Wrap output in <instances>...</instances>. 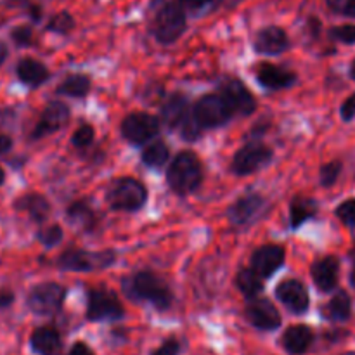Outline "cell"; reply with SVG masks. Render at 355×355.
Here are the masks:
<instances>
[{"label":"cell","instance_id":"cell-26","mask_svg":"<svg viewBox=\"0 0 355 355\" xmlns=\"http://www.w3.org/2000/svg\"><path fill=\"white\" fill-rule=\"evenodd\" d=\"M30 345L40 355H58L62 347V340L58 329L52 326H42L31 333Z\"/></svg>","mask_w":355,"mask_h":355},{"label":"cell","instance_id":"cell-6","mask_svg":"<svg viewBox=\"0 0 355 355\" xmlns=\"http://www.w3.org/2000/svg\"><path fill=\"white\" fill-rule=\"evenodd\" d=\"M193 111L203 130H214V128L224 127L232 120V116H236L231 104L227 103V99L220 92L201 96L193 106Z\"/></svg>","mask_w":355,"mask_h":355},{"label":"cell","instance_id":"cell-11","mask_svg":"<svg viewBox=\"0 0 355 355\" xmlns=\"http://www.w3.org/2000/svg\"><path fill=\"white\" fill-rule=\"evenodd\" d=\"M245 318L253 328L260 329V331H274L283 322L276 305L269 298L262 297L250 298L245 307Z\"/></svg>","mask_w":355,"mask_h":355},{"label":"cell","instance_id":"cell-1","mask_svg":"<svg viewBox=\"0 0 355 355\" xmlns=\"http://www.w3.org/2000/svg\"><path fill=\"white\" fill-rule=\"evenodd\" d=\"M149 31L162 45L175 44L187 30V14L179 0H151L148 9Z\"/></svg>","mask_w":355,"mask_h":355},{"label":"cell","instance_id":"cell-18","mask_svg":"<svg viewBox=\"0 0 355 355\" xmlns=\"http://www.w3.org/2000/svg\"><path fill=\"white\" fill-rule=\"evenodd\" d=\"M291 47L290 37L281 26L270 24L262 28L253 40V49L257 54L262 55H279Z\"/></svg>","mask_w":355,"mask_h":355},{"label":"cell","instance_id":"cell-45","mask_svg":"<svg viewBox=\"0 0 355 355\" xmlns=\"http://www.w3.org/2000/svg\"><path fill=\"white\" fill-rule=\"evenodd\" d=\"M26 9H28V16L31 17V21H33V23H40L42 16H44V10H42V7L37 6V3H28Z\"/></svg>","mask_w":355,"mask_h":355},{"label":"cell","instance_id":"cell-22","mask_svg":"<svg viewBox=\"0 0 355 355\" xmlns=\"http://www.w3.org/2000/svg\"><path fill=\"white\" fill-rule=\"evenodd\" d=\"M16 75L17 80L23 85L30 87V89H38V87L44 85L51 78V73H49L47 66L33 58L21 59L16 64Z\"/></svg>","mask_w":355,"mask_h":355},{"label":"cell","instance_id":"cell-15","mask_svg":"<svg viewBox=\"0 0 355 355\" xmlns=\"http://www.w3.org/2000/svg\"><path fill=\"white\" fill-rule=\"evenodd\" d=\"M276 298L295 315H304L311 307L307 286L298 279H286L277 284Z\"/></svg>","mask_w":355,"mask_h":355},{"label":"cell","instance_id":"cell-37","mask_svg":"<svg viewBox=\"0 0 355 355\" xmlns=\"http://www.w3.org/2000/svg\"><path fill=\"white\" fill-rule=\"evenodd\" d=\"M328 35L333 42H338V44H343V45H354L355 24L347 23V24H340V26H333L329 28Z\"/></svg>","mask_w":355,"mask_h":355},{"label":"cell","instance_id":"cell-13","mask_svg":"<svg viewBox=\"0 0 355 355\" xmlns=\"http://www.w3.org/2000/svg\"><path fill=\"white\" fill-rule=\"evenodd\" d=\"M220 94L231 104L236 116H250L257 111L255 96L239 78H227L225 82H222Z\"/></svg>","mask_w":355,"mask_h":355},{"label":"cell","instance_id":"cell-29","mask_svg":"<svg viewBox=\"0 0 355 355\" xmlns=\"http://www.w3.org/2000/svg\"><path fill=\"white\" fill-rule=\"evenodd\" d=\"M92 89V80L85 73H71L66 76L55 89L58 96L75 97V99H83Z\"/></svg>","mask_w":355,"mask_h":355},{"label":"cell","instance_id":"cell-14","mask_svg":"<svg viewBox=\"0 0 355 355\" xmlns=\"http://www.w3.org/2000/svg\"><path fill=\"white\" fill-rule=\"evenodd\" d=\"M69 111L68 104L61 103V101H52L42 111L40 118H38L37 125H35L33 132H31V139L38 141L42 137H47L49 134H54V132L61 130L69 120Z\"/></svg>","mask_w":355,"mask_h":355},{"label":"cell","instance_id":"cell-40","mask_svg":"<svg viewBox=\"0 0 355 355\" xmlns=\"http://www.w3.org/2000/svg\"><path fill=\"white\" fill-rule=\"evenodd\" d=\"M324 2L335 14L355 19V0H324Z\"/></svg>","mask_w":355,"mask_h":355},{"label":"cell","instance_id":"cell-42","mask_svg":"<svg viewBox=\"0 0 355 355\" xmlns=\"http://www.w3.org/2000/svg\"><path fill=\"white\" fill-rule=\"evenodd\" d=\"M340 116L343 121H352L355 118V92L343 101L342 107H340Z\"/></svg>","mask_w":355,"mask_h":355},{"label":"cell","instance_id":"cell-21","mask_svg":"<svg viewBox=\"0 0 355 355\" xmlns=\"http://www.w3.org/2000/svg\"><path fill=\"white\" fill-rule=\"evenodd\" d=\"M66 218H68L69 224L73 225L78 231L85 232H94L99 225V215L94 210L92 205L87 200H76L66 208Z\"/></svg>","mask_w":355,"mask_h":355},{"label":"cell","instance_id":"cell-47","mask_svg":"<svg viewBox=\"0 0 355 355\" xmlns=\"http://www.w3.org/2000/svg\"><path fill=\"white\" fill-rule=\"evenodd\" d=\"M10 148H12V139H10L9 135L0 134V155H3V153L9 151Z\"/></svg>","mask_w":355,"mask_h":355},{"label":"cell","instance_id":"cell-43","mask_svg":"<svg viewBox=\"0 0 355 355\" xmlns=\"http://www.w3.org/2000/svg\"><path fill=\"white\" fill-rule=\"evenodd\" d=\"M68 355H96V354L92 352V349H90L87 343L76 342V343H73V347L69 349Z\"/></svg>","mask_w":355,"mask_h":355},{"label":"cell","instance_id":"cell-35","mask_svg":"<svg viewBox=\"0 0 355 355\" xmlns=\"http://www.w3.org/2000/svg\"><path fill=\"white\" fill-rule=\"evenodd\" d=\"M179 132H180V135H182L184 141H187V142H194V141H198V139L201 137V132H203V127H201V125L198 123L196 116H194L193 107H191V111H189V113H187L186 120H184L182 125H180Z\"/></svg>","mask_w":355,"mask_h":355},{"label":"cell","instance_id":"cell-31","mask_svg":"<svg viewBox=\"0 0 355 355\" xmlns=\"http://www.w3.org/2000/svg\"><path fill=\"white\" fill-rule=\"evenodd\" d=\"M141 159L148 168H155V170L163 168L170 159L168 144L163 141L151 142V144H148L144 149H142Z\"/></svg>","mask_w":355,"mask_h":355},{"label":"cell","instance_id":"cell-50","mask_svg":"<svg viewBox=\"0 0 355 355\" xmlns=\"http://www.w3.org/2000/svg\"><path fill=\"white\" fill-rule=\"evenodd\" d=\"M350 76H352V80L355 82V59L352 61V64H350Z\"/></svg>","mask_w":355,"mask_h":355},{"label":"cell","instance_id":"cell-46","mask_svg":"<svg viewBox=\"0 0 355 355\" xmlns=\"http://www.w3.org/2000/svg\"><path fill=\"white\" fill-rule=\"evenodd\" d=\"M307 28L311 30V35L314 38H319V35H321V21L318 19L315 16H311L307 19Z\"/></svg>","mask_w":355,"mask_h":355},{"label":"cell","instance_id":"cell-28","mask_svg":"<svg viewBox=\"0 0 355 355\" xmlns=\"http://www.w3.org/2000/svg\"><path fill=\"white\" fill-rule=\"evenodd\" d=\"M239 0H179L182 9L186 10L187 17H200L210 16V14L217 12V10L225 9V7L236 6Z\"/></svg>","mask_w":355,"mask_h":355},{"label":"cell","instance_id":"cell-48","mask_svg":"<svg viewBox=\"0 0 355 355\" xmlns=\"http://www.w3.org/2000/svg\"><path fill=\"white\" fill-rule=\"evenodd\" d=\"M7 55H9V49H7V45L3 42H0V66L6 62Z\"/></svg>","mask_w":355,"mask_h":355},{"label":"cell","instance_id":"cell-25","mask_svg":"<svg viewBox=\"0 0 355 355\" xmlns=\"http://www.w3.org/2000/svg\"><path fill=\"white\" fill-rule=\"evenodd\" d=\"M319 214V203L311 196L298 194L290 201V229L298 231Z\"/></svg>","mask_w":355,"mask_h":355},{"label":"cell","instance_id":"cell-38","mask_svg":"<svg viewBox=\"0 0 355 355\" xmlns=\"http://www.w3.org/2000/svg\"><path fill=\"white\" fill-rule=\"evenodd\" d=\"M10 38H12L14 44L17 47H31L35 44L33 37V28L30 24H21V26H16L12 31H10Z\"/></svg>","mask_w":355,"mask_h":355},{"label":"cell","instance_id":"cell-17","mask_svg":"<svg viewBox=\"0 0 355 355\" xmlns=\"http://www.w3.org/2000/svg\"><path fill=\"white\" fill-rule=\"evenodd\" d=\"M257 82L260 87H263L266 90H284L290 89L297 83L298 76L297 73L291 71V69L284 68L279 64H270V62H262L257 68Z\"/></svg>","mask_w":355,"mask_h":355},{"label":"cell","instance_id":"cell-44","mask_svg":"<svg viewBox=\"0 0 355 355\" xmlns=\"http://www.w3.org/2000/svg\"><path fill=\"white\" fill-rule=\"evenodd\" d=\"M14 293L10 290H0V311L10 307L14 304Z\"/></svg>","mask_w":355,"mask_h":355},{"label":"cell","instance_id":"cell-41","mask_svg":"<svg viewBox=\"0 0 355 355\" xmlns=\"http://www.w3.org/2000/svg\"><path fill=\"white\" fill-rule=\"evenodd\" d=\"M180 342L177 338H168L158 347L151 355H179L180 354Z\"/></svg>","mask_w":355,"mask_h":355},{"label":"cell","instance_id":"cell-2","mask_svg":"<svg viewBox=\"0 0 355 355\" xmlns=\"http://www.w3.org/2000/svg\"><path fill=\"white\" fill-rule=\"evenodd\" d=\"M125 297L134 302H146L156 311H168L173 304V291L165 279L151 270H139L121 279Z\"/></svg>","mask_w":355,"mask_h":355},{"label":"cell","instance_id":"cell-24","mask_svg":"<svg viewBox=\"0 0 355 355\" xmlns=\"http://www.w3.org/2000/svg\"><path fill=\"white\" fill-rule=\"evenodd\" d=\"M284 350L291 355H302L307 352L314 343V331L305 324H295L284 331L281 338Z\"/></svg>","mask_w":355,"mask_h":355},{"label":"cell","instance_id":"cell-19","mask_svg":"<svg viewBox=\"0 0 355 355\" xmlns=\"http://www.w3.org/2000/svg\"><path fill=\"white\" fill-rule=\"evenodd\" d=\"M311 276L314 281V286L321 293H331L338 288L340 260L333 255L321 257L312 263Z\"/></svg>","mask_w":355,"mask_h":355},{"label":"cell","instance_id":"cell-4","mask_svg":"<svg viewBox=\"0 0 355 355\" xmlns=\"http://www.w3.org/2000/svg\"><path fill=\"white\" fill-rule=\"evenodd\" d=\"M148 187L134 177H120L113 180L106 193V203L114 211H139L148 203Z\"/></svg>","mask_w":355,"mask_h":355},{"label":"cell","instance_id":"cell-5","mask_svg":"<svg viewBox=\"0 0 355 355\" xmlns=\"http://www.w3.org/2000/svg\"><path fill=\"white\" fill-rule=\"evenodd\" d=\"M116 262L114 250H101V252H89V250H64L55 260V266L68 272H96L106 270Z\"/></svg>","mask_w":355,"mask_h":355},{"label":"cell","instance_id":"cell-10","mask_svg":"<svg viewBox=\"0 0 355 355\" xmlns=\"http://www.w3.org/2000/svg\"><path fill=\"white\" fill-rule=\"evenodd\" d=\"M66 300V288L59 283H40L30 290L26 305L37 315H54L61 311Z\"/></svg>","mask_w":355,"mask_h":355},{"label":"cell","instance_id":"cell-49","mask_svg":"<svg viewBox=\"0 0 355 355\" xmlns=\"http://www.w3.org/2000/svg\"><path fill=\"white\" fill-rule=\"evenodd\" d=\"M350 259H352V270H350V283H352V286L355 288V248L352 250V253H350Z\"/></svg>","mask_w":355,"mask_h":355},{"label":"cell","instance_id":"cell-16","mask_svg":"<svg viewBox=\"0 0 355 355\" xmlns=\"http://www.w3.org/2000/svg\"><path fill=\"white\" fill-rule=\"evenodd\" d=\"M284 260H286V250L281 245L269 243V245L259 246L253 252L252 269L262 279H269V277H272L284 266Z\"/></svg>","mask_w":355,"mask_h":355},{"label":"cell","instance_id":"cell-9","mask_svg":"<svg viewBox=\"0 0 355 355\" xmlns=\"http://www.w3.org/2000/svg\"><path fill=\"white\" fill-rule=\"evenodd\" d=\"M162 130V120L151 113L135 111L127 114L120 123L121 137L132 146H142L153 141Z\"/></svg>","mask_w":355,"mask_h":355},{"label":"cell","instance_id":"cell-3","mask_svg":"<svg viewBox=\"0 0 355 355\" xmlns=\"http://www.w3.org/2000/svg\"><path fill=\"white\" fill-rule=\"evenodd\" d=\"M203 165L191 151H182L172 159L166 170V182L177 196H189L203 184Z\"/></svg>","mask_w":355,"mask_h":355},{"label":"cell","instance_id":"cell-34","mask_svg":"<svg viewBox=\"0 0 355 355\" xmlns=\"http://www.w3.org/2000/svg\"><path fill=\"white\" fill-rule=\"evenodd\" d=\"M62 238H64V232H62L61 225L58 224H52L37 232V239L45 248H54L62 241Z\"/></svg>","mask_w":355,"mask_h":355},{"label":"cell","instance_id":"cell-36","mask_svg":"<svg viewBox=\"0 0 355 355\" xmlns=\"http://www.w3.org/2000/svg\"><path fill=\"white\" fill-rule=\"evenodd\" d=\"M94 137H96V130L90 123H82L71 135V144L76 149H85L92 146Z\"/></svg>","mask_w":355,"mask_h":355},{"label":"cell","instance_id":"cell-8","mask_svg":"<svg viewBox=\"0 0 355 355\" xmlns=\"http://www.w3.org/2000/svg\"><path fill=\"white\" fill-rule=\"evenodd\" d=\"M274 159V151L260 141H248V144L238 149L231 162V172L238 177L252 175L266 168Z\"/></svg>","mask_w":355,"mask_h":355},{"label":"cell","instance_id":"cell-20","mask_svg":"<svg viewBox=\"0 0 355 355\" xmlns=\"http://www.w3.org/2000/svg\"><path fill=\"white\" fill-rule=\"evenodd\" d=\"M191 111L189 99L186 94L173 92L168 99L163 103L162 106V123L165 125L168 130H179L182 121L186 120L187 113Z\"/></svg>","mask_w":355,"mask_h":355},{"label":"cell","instance_id":"cell-32","mask_svg":"<svg viewBox=\"0 0 355 355\" xmlns=\"http://www.w3.org/2000/svg\"><path fill=\"white\" fill-rule=\"evenodd\" d=\"M76 26V21L73 17L71 12L68 10H61V12H55L54 16L49 19V23L45 24V30L51 31V33L61 35V37H66V35L71 33Z\"/></svg>","mask_w":355,"mask_h":355},{"label":"cell","instance_id":"cell-52","mask_svg":"<svg viewBox=\"0 0 355 355\" xmlns=\"http://www.w3.org/2000/svg\"><path fill=\"white\" fill-rule=\"evenodd\" d=\"M342 355H355V352H345V354H342Z\"/></svg>","mask_w":355,"mask_h":355},{"label":"cell","instance_id":"cell-27","mask_svg":"<svg viewBox=\"0 0 355 355\" xmlns=\"http://www.w3.org/2000/svg\"><path fill=\"white\" fill-rule=\"evenodd\" d=\"M321 314L329 322H347L352 315V298L345 290L336 291L331 300L322 305Z\"/></svg>","mask_w":355,"mask_h":355},{"label":"cell","instance_id":"cell-39","mask_svg":"<svg viewBox=\"0 0 355 355\" xmlns=\"http://www.w3.org/2000/svg\"><path fill=\"white\" fill-rule=\"evenodd\" d=\"M336 217L349 227H355V198L342 201L335 210Z\"/></svg>","mask_w":355,"mask_h":355},{"label":"cell","instance_id":"cell-7","mask_svg":"<svg viewBox=\"0 0 355 355\" xmlns=\"http://www.w3.org/2000/svg\"><path fill=\"white\" fill-rule=\"evenodd\" d=\"M125 309L120 298L110 290L92 288L87 293V319L92 322H114L123 319Z\"/></svg>","mask_w":355,"mask_h":355},{"label":"cell","instance_id":"cell-23","mask_svg":"<svg viewBox=\"0 0 355 355\" xmlns=\"http://www.w3.org/2000/svg\"><path fill=\"white\" fill-rule=\"evenodd\" d=\"M14 208L17 211L26 214L37 224L45 222L49 218V215H51V203L47 201V198H44L38 193H26L23 196H19L14 201Z\"/></svg>","mask_w":355,"mask_h":355},{"label":"cell","instance_id":"cell-12","mask_svg":"<svg viewBox=\"0 0 355 355\" xmlns=\"http://www.w3.org/2000/svg\"><path fill=\"white\" fill-rule=\"evenodd\" d=\"M267 207V201L262 194L248 193L245 196L238 198L231 207L227 208V218L234 227H245L263 214Z\"/></svg>","mask_w":355,"mask_h":355},{"label":"cell","instance_id":"cell-51","mask_svg":"<svg viewBox=\"0 0 355 355\" xmlns=\"http://www.w3.org/2000/svg\"><path fill=\"white\" fill-rule=\"evenodd\" d=\"M3 180H6V172H3V168L0 166V186L3 184Z\"/></svg>","mask_w":355,"mask_h":355},{"label":"cell","instance_id":"cell-33","mask_svg":"<svg viewBox=\"0 0 355 355\" xmlns=\"http://www.w3.org/2000/svg\"><path fill=\"white\" fill-rule=\"evenodd\" d=\"M343 172V163L340 159H333V162L324 163L319 168V184L322 187H331L338 182L340 175Z\"/></svg>","mask_w":355,"mask_h":355},{"label":"cell","instance_id":"cell-30","mask_svg":"<svg viewBox=\"0 0 355 355\" xmlns=\"http://www.w3.org/2000/svg\"><path fill=\"white\" fill-rule=\"evenodd\" d=\"M234 284L236 288L245 295L246 300L260 297L263 291V279L252 269V267H250V269L239 270V272L236 274Z\"/></svg>","mask_w":355,"mask_h":355}]
</instances>
